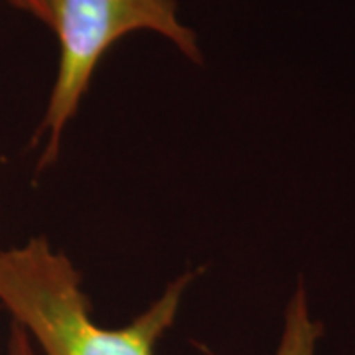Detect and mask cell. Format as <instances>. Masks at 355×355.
<instances>
[{
	"label": "cell",
	"instance_id": "obj_1",
	"mask_svg": "<svg viewBox=\"0 0 355 355\" xmlns=\"http://www.w3.org/2000/svg\"><path fill=\"white\" fill-rule=\"evenodd\" d=\"M196 272H184L130 324L109 330L95 324L73 263L46 237L0 249V304L12 324L36 340L44 355H154L172 328Z\"/></svg>",
	"mask_w": 355,
	"mask_h": 355
},
{
	"label": "cell",
	"instance_id": "obj_2",
	"mask_svg": "<svg viewBox=\"0 0 355 355\" xmlns=\"http://www.w3.org/2000/svg\"><path fill=\"white\" fill-rule=\"evenodd\" d=\"M51 30L60 44V64L36 132V139L46 137L40 168L55 162L65 127L114 42L135 32H154L190 62H203L198 34L178 18L176 0H53Z\"/></svg>",
	"mask_w": 355,
	"mask_h": 355
},
{
	"label": "cell",
	"instance_id": "obj_3",
	"mask_svg": "<svg viewBox=\"0 0 355 355\" xmlns=\"http://www.w3.org/2000/svg\"><path fill=\"white\" fill-rule=\"evenodd\" d=\"M322 334V324L310 314L306 291L298 286L286 306L284 328L275 355H316L318 340Z\"/></svg>",
	"mask_w": 355,
	"mask_h": 355
},
{
	"label": "cell",
	"instance_id": "obj_4",
	"mask_svg": "<svg viewBox=\"0 0 355 355\" xmlns=\"http://www.w3.org/2000/svg\"><path fill=\"white\" fill-rule=\"evenodd\" d=\"M0 2L10 4L16 10L30 14L32 18H36L42 24L51 28V22H53V0H0Z\"/></svg>",
	"mask_w": 355,
	"mask_h": 355
},
{
	"label": "cell",
	"instance_id": "obj_5",
	"mask_svg": "<svg viewBox=\"0 0 355 355\" xmlns=\"http://www.w3.org/2000/svg\"><path fill=\"white\" fill-rule=\"evenodd\" d=\"M8 355H36L32 340L28 338L22 328L16 324L10 326V338H8Z\"/></svg>",
	"mask_w": 355,
	"mask_h": 355
}]
</instances>
